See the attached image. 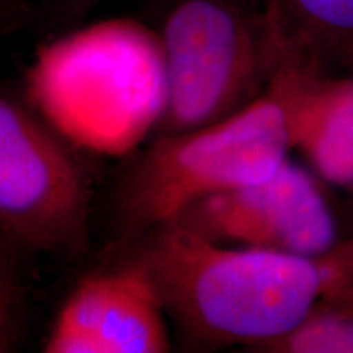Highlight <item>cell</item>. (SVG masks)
Instances as JSON below:
<instances>
[{"label": "cell", "instance_id": "6da1fadb", "mask_svg": "<svg viewBox=\"0 0 353 353\" xmlns=\"http://www.w3.org/2000/svg\"><path fill=\"white\" fill-rule=\"evenodd\" d=\"M167 316L190 345L252 350L288 334L330 294L325 255L213 242L176 223L138 239Z\"/></svg>", "mask_w": 353, "mask_h": 353}, {"label": "cell", "instance_id": "7a4b0ae2", "mask_svg": "<svg viewBox=\"0 0 353 353\" xmlns=\"http://www.w3.org/2000/svg\"><path fill=\"white\" fill-rule=\"evenodd\" d=\"M25 95L74 148L121 156L157 131L167 87L161 39L131 20H110L38 51Z\"/></svg>", "mask_w": 353, "mask_h": 353}, {"label": "cell", "instance_id": "3957f363", "mask_svg": "<svg viewBox=\"0 0 353 353\" xmlns=\"http://www.w3.org/2000/svg\"><path fill=\"white\" fill-rule=\"evenodd\" d=\"M290 149L283 108L268 90L213 125L157 134L118 188L121 234L139 239L198 200L267 179Z\"/></svg>", "mask_w": 353, "mask_h": 353}, {"label": "cell", "instance_id": "277c9868", "mask_svg": "<svg viewBox=\"0 0 353 353\" xmlns=\"http://www.w3.org/2000/svg\"><path fill=\"white\" fill-rule=\"evenodd\" d=\"M167 100L157 134L218 123L267 92L276 65L263 7L175 0L162 21Z\"/></svg>", "mask_w": 353, "mask_h": 353}, {"label": "cell", "instance_id": "5b68a950", "mask_svg": "<svg viewBox=\"0 0 353 353\" xmlns=\"http://www.w3.org/2000/svg\"><path fill=\"white\" fill-rule=\"evenodd\" d=\"M88 218L90 185L72 144L0 88V231L25 250L76 257Z\"/></svg>", "mask_w": 353, "mask_h": 353}, {"label": "cell", "instance_id": "8992f818", "mask_svg": "<svg viewBox=\"0 0 353 353\" xmlns=\"http://www.w3.org/2000/svg\"><path fill=\"white\" fill-rule=\"evenodd\" d=\"M172 223L218 244L303 257H322L339 244L334 214L314 179L288 159L260 182L195 201Z\"/></svg>", "mask_w": 353, "mask_h": 353}, {"label": "cell", "instance_id": "52a82bcc", "mask_svg": "<svg viewBox=\"0 0 353 353\" xmlns=\"http://www.w3.org/2000/svg\"><path fill=\"white\" fill-rule=\"evenodd\" d=\"M167 312L151 273L128 259L70 291L44 341L46 353H165Z\"/></svg>", "mask_w": 353, "mask_h": 353}, {"label": "cell", "instance_id": "ba28073f", "mask_svg": "<svg viewBox=\"0 0 353 353\" xmlns=\"http://www.w3.org/2000/svg\"><path fill=\"white\" fill-rule=\"evenodd\" d=\"M267 90L283 108L291 149L353 192V77L319 76L276 57Z\"/></svg>", "mask_w": 353, "mask_h": 353}, {"label": "cell", "instance_id": "9c48e42d", "mask_svg": "<svg viewBox=\"0 0 353 353\" xmlns=\"http://www.w3.org/2000/svg\"><path fill=\"white\" fill-rule=\"evenodd\" d=\"M276 57L307 72L353 77V0H263Z\"/></svg>", "mask_w": 353, "mask_h": 353}, {"label": "cell", "instance_id": "30bf717a", "mask_svg": "<svg viewBox=\"0 0 353 353\" xmlns=\"http://www.w3.org/2000/svg\"><path fill=\"white\" fill-rule=\"evenodd\" d=\"M255 352L353 353V299L321 303L293 330Z\"/></svg>", "mask_w": 353, "mask_h": 353}, {"label": "cell", "instance_id": "8fae6325", "mask_svg": "<svg viewBox=\"0 0 353 353\" xmlns=\"http://www.w3.org/2000/svg\"><path fill=\"white\" fill-rule=\"evenodd\" d=\"M25 250L0 231V353L19 345L25 329L26 291L20 267Z\"/></svg>", "mask_w": 353, "mask_h": 353}, {"label": "cell", "instance_id": "7c38bea8", "mask_svg": "<svg viewBox=\"0 0 353 353\" xmlns=\"http://www.w3.org/2000/svg\"><path fill=\"white\" fill-rule=\"evenodd\" d=\"M103 0H54L52 17L57 21H72L92 12Z\"/></svg>", "mask_w": 353, "mask_h": 353}, {"label": "cell", "instance_id": "4fadbf2b", "mask_svg": "<svg viewBox=\"0 0 353 353\" xmlns=\"http://www.w3.org/2000/svg\"><path fill=\"white\" fill-rule=\"evenodd\" d=\"M335 254H337L339 265H341L343 281H345L348 288L353 290V239L339 244Z\"/></svg>", "mask_w": 353, "mask_h": 353}, {"label": "cell", "instance_id": "5bb4252c", "mask_svg": "<svg viewBox=\"0 0 353 353\" xmlns=\"http://www.w3.org/2000/svg\"><path fill=\"white\" fill-rule=\"evenodd\" d=\"M26 0H0V19H8V17L19 13Z\"/></svg>", "mask_w": 353, "mask_h": 353}]
</instances>
